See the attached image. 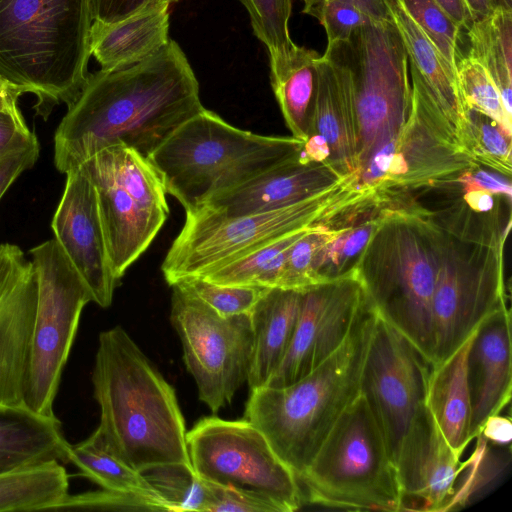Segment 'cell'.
Listing matches in <instances>:
<instances>
[{"instance_id": "obj_54", "label": "cell", "mask_w": 512, "mask_h": 512, "mask_svg": "<svg viewBox=\"0 0 512 512\" xmlns=\"http://www.w3.org/2000/svg\"><path fill=\"white\" fill-rule=\"evenodd\" d=\"M493 3L495 8L512 11V0H493Z\"/></svg>"}, {"instance_id": "obj_7", "label": "cell", "mask_w": 512, "mask_h": 512, "mask_svg": "<svg viewBox=\"0 0 512 512\" xmlns=\"http://www.w3.org/2000/svg\"><path fill=\"white\" fill-rule=\"evenodd\" d=\"M370 190L357 185V173L296 204L225 217L208 208L186 212L185 223L169 248L161 270L172 286L208 273L283 236L326 223Z\"/></svg>"}, {"instance_id": "obj_44", "label": "cell", "mask_w": 512, "mask_h": 512, "mask_svg": "<svg viewBox=\"0 0 512 512\" xmlns=\"http://www.w3.org/2000/svg\"><path fill=\"white\" fill-rule=\"evenodd\" d=\"M318 21L325 29L327 45H333L348 41L357 28L375 20L349 3L326 0Z\"/></svg>"}, {"instance_id": "obj_15", "label": "cell", "mask_w": 512, "mask_h": 512, "mask_svg": "<svg viewBox=\"0 0 512 512\" xmlns=\"http://www.w3.org/2000/svg\"><path fill=\"white\" fill-rule=\"evenodd\" d=\"M430 368L416 348L377 315L363 366L360 392L394 465L412 420L425 404Z\"/></svg>"}, {"instance_id": "obj_10", "label": "cell", "mask_w": 512, "mask_h": 512, "mask_svg": "<svg viewBox=\"0 0 512 512\" xmlns=\"http://www.w3.org/2000/svg\"><path fill=\"white\" fill-rule=\"evenodd\" d=\"M37 280V302L30 340L23 403L55 416L53 402L78 329L92 296L55 239L30 250Z\"/></svg>"}, {"instance_id": "obj_18", "label": "cell", "mask_w": 512, "mask_h": 512, "mask_svg": "<svg viewBox=\"0 0 512 512\" xmlns=\"http://www.w3.org/2000/svg\"><path fill=\"white\" fill-rule=\"evenodd\" d=\"M37 302L31 261L14 244H0V403L22 405Z\"/></svg>"}, {"instance_id": "obj_22", "label": "cell", "mask_w": 512, "mask_h": 512, "mask_svg": "<svg viewBox=\"0 0 512 512\" xmlns=\"http://www.w3.org/2000/svg\"><path fill=\"white\" fill-rule=\"evenodd\" d=\"M471 435L510 403L512 391L511 314L508 307L486 318L476 329L467 355Z\"/></svg>"}, {"instance_id": "obj_9", "label": "cell", "mask_w": 512, "mask_h": 512, "mask_svg": "<svg viewBox=\"0 0 512 512\" xmlns=\"http://www.w3.org/2000/svg\"><path fill=\"white\" fill-rule=\"evenodd\" d=\"M348 67L357 120V173L405 125L412 102L408 56L393 21H371L336 43Z\"/></svg>"}, {"instance_id": "obj_38", "label": "cell", "mask_w": 512, "mask_h": 512, "mask_svg": "<svg viewBox=\"0 0 512 512\" xmlns=\"http://www.w3.org/2000/svg\"><path fill=\"white\" fill-rule=\"evenodd\" d=\"M336 232V228L324 223L300 237L288 251L276 287L302 290L320 283L317 273L320 252Z\"/></svg>"}, {"instance_id": "obj_12", "label": "cell", "mask_w": 512, "mask_h": 512, "mask_svg": "<svg viewBox=\"0 0 512 512\" xmlns=\"http://www.w3.org/2000/svg\"><path fill=\"white\" fill-rule=\"evenodd\" d=\"M412 102L397 138L379 150L357 173L363 190L411 193L433 189L476 165L466 153L419 74L410 65Z\"/></svg>"}, {"instance_id": "obj_3", "label": "cell", "mask_w": 512, "mask_h": 512, "mask_svg": "<svg viewBox=\"0 0 512 512\" xmlns=\"http://www.w3.org/2000/svg\"><path fill=\"white\" fill-rule=\"evenodd\" d=\"M376 318L365 300L345 341L315 369L286 386L250 390L244 419L262 431L297 478L360 394Z\"/></svg>"}, {"instance_id": "obj_53", "label": "cell", "mask_w": 512, "mask_h": 512, "mask_svg": "<svg viewBox=\"0 0 512 512\" xmlns=\"http://www.w3.org/2000/svg\"><path fill=\"white\" fill-rule=\"evenodd\" d=\"M304 4L303 13L319 18L326 0H301Z\"/></svg>"}, {"instance_id": "obj_6", "label": "cell", "mask_w": 512, "mask_h": 512, "mask_svg": "<svg viewBox=\"0 0 512 512\" xmlns=\"http://www.w3.org/2000/svg\"><path fill=\"white\" fill-rule=\"evenodd\" d=\"M304 142L232 126L204 108L178 127L149 157L166 192L191 212L211 197L297 157Z\"/></svg>"}, {"instance_id": "obj_41", "label": "cell", "mask_w": 512, "mask_h": 512, "mask_svg": "<svg viewBox=\"0 0 512 512\" xmlns=\"http://www.w3.org/2000/svg\"><path fill=\"white\" fill-rule=\"evenodd\" d=\"M216 313L228 317L250 314L266 287L222 285L203 278H190L178 283Z\"/></svg>"}, {"instance_id": "obj_45", "label": "cell", "mask_w": 512, "mask_h": 512, "mask_svg": "<svg viewBox=\"0 0 512 512\" xmlns=\"http://www.w3.org/2000/svg\"><path fill=\"white\" fill-rule=\"evenodd\" d=\"M37 141L22 114L0 111V159Z\"/></svg>"}, {"instance_id": "obj_17", "label": "cell", "mask_w": 512, "mask_h": 512, "mask_svg": "<svg viewBox=\"0 0 512 512\" xmlns=\"http://www.w3.org/2000/svg\"><path fill=\"white\" fill-rule=\"evenodd\" d=\"M51 227L54 239L89 289L92 301L109 307L119 280L108 256L95 187L81 167L66 173Z\"/></svg>"}, {"instance_id": "obj_52", "label": "cell", "mask_w": 512, "mask_h": 512, "mask_svg": "<svg viewBox=\"0 0 512 512\" xmlns=\"http://www.w3.org/2000/svg\"><path fill=\"white\" fill-rule=\"evenodd\" d=\"M472 16V20L478 21L488 17L495 11L493 0H465Z\"/></svg>"}, {"instance_id": "obj_24", "label": "cell", "mask_w": 512, "mask_h": 512, "mask_svg": "<svg viewBox=\"0 0 512 512\" xmlns=\"http://www.w3.org/2000/svg\"><path fill=\"white\" fill-rule=\"evenodd\" d=\"M169 7L167 2L152 1L119 21H93L90 52L101 70L128 68L165 46L170 40Z\"/></svg>"}, {"instance_id": "obj_20", "label": "cell", "mask_w": 512, "mask_h": 512, "mask_svg": "<svg viewBox=\"0 0 512 512\" xmlns=\"http://www.w3.org/2000/svg\"><path fill=\"white\" fill-rule=\"evenodd\" d=\"M79 167L95 187L108 256L120 280L150 246L168 215L147 208L119 186L97 155Z\"/></svg>"}, {"instance_id": "obj_46", "label": "cell", "mask_w": 512, "mask_h": 512, "mask_svg": "<svg viewBox=\"0 0 512 512\" xmlns=\"http://www.w3.org/2000/svg\"><path fill=\"white\" fill-rule=\"evenodd\" d=\"M38 140L28 147L0 159V199L21 173L30 169L39 157Z\"/></svg>"}, {"instance_id": "obj_43", "label": "cell", "mask_w": 512, "mask_h": 512, "mask_svg": "<svg viewBox=\"0 0 512 512\" xmlns=\"http://www.w3.org/2000/svg\"><path fill=\"white\" fill-rule=\"evenodd\" d=\"M206 482L209 497L205 512H282L274 501L253 490Z\"/></svg>"}, {"instance_id": "obj_40", "label": "cell", "mask_w": 512, "mask_h": 512, "mask_svg": "<svg viewBox=\"0 0 512 512\" xmlns=\"http://www.w3.org/2000/svg\"><path fill=\"white\" fill-rule=\"evenodd\" d=\"M246 8L254 35L267 47L269 55L283 53L294 42L289 34L291 0H239Z\"/></svg>"}, {"instance_id": "obj_48", "label": "cell", "mask_w": 512, "mask_h": 512, "mask_svg": "<svg viewBox=\"0 0 512 512\" xmlns=\"http://www.w3.org/2000/svg\"><path fill=\"white\" fill-rule=\"evenodd\" d=\"M478 436L493 444H509L512 440L511 418L500 414L490 416L484 422Z\"/></svg>"}, {"instance_id": "obj_39", "label": "cell", "mask_w": 512, "mask_h": 512, "mask_svg": "<svg viewBox=\"0 0 512 512\" xmlns=\"http://www.w3.org/2000/svg\"><path fill=\"white\" fill-rule=\"evenodd\" d=\"M410 18L456 72L462 28L435 0H399Z\"/></svg>"}, {"instance_id": "obj_1", "label": "cell", "mask_w": 512, "mask_h": 512, "mask_svg": "<svg viewBox=\"0 0 512 512\" xmlns=\"http://www.w3.org/2000/svg\"><path fill=\"white\" fill-rule=\"evenodd\" d=\"M204 109L199 83L174 40L128 68L89 74L54 136V164L68 173L117 144L149 157Z\"/></svg>"}, {"instance_id": "obj_33", "label": "cell", "mask_w": 512, "mask_h": 512, "mask_svg": "<svg viewBox=\"0 0 512 512\" xmlns=\"http://www.w3.org/2000/svg\"><path fill=\"white\" fill-rule=\"evenodd\" d=\"M115 182L147 208L168 215L164 183L149 161L136 150L122 144L96 154Z\"/></svg>"}, {"instance_id": "obj_42", "label": "cell", "mask_w": 512, "mask_h": 512, "mask_svg": "<svg viewBox=\"0 0 512 512\" xmlns=\"http://www.w3.org/2000/svg\"><path fill=\"white\" fill-rule=\"evenodd\" d=\"M60 510L164 511L161 505L151 499L107 489L68 494L54 511Z\"/></svg>"}, {"instance_id": "obj_14", "label": "cell", "mask_w": 512, "mask_h": 512, "mask_svg": "<svg viewBox=\"0 0 512 512\" xmlns=\"http://www.w3.org/2000/svg\"><path fill=\"white\" fill-rule=\"evenodd\" d=\"M171 287L170 321L184 363L199 399L216 413L248 379L254 339L250 314L221 316L178 284Z\"/></svg>"}, {"instance_id": "obj_31", "label": "cell", "mask_w": 512, "mask_h": 512, "mask_svg": "<svg viewBox=\"0 0 512 512\" xmlns=\"http://www.w3.org/2000/svg\"><path fill=\"white\" fill-rule=\"evenodd\" d=\"M68 490V474L59 461L2 473L0 511H54Z\"/></svg>"}, {"instance_id": "obj_26", "label": "cell", "mask_w": 512, "mask_h": 512, "mask_svg": "<svg viewBox=\"0 0 512 512\" xmlns=\"http://www.w3.org/2000/svg\"><path fill=\"white\" fill-rule=\"evenodd\" d=\"M302 290L267 288L250 312L253 352L247 383L264 386L284 357L297 324Z\"/></svg>"}, {"instance_id": "obj_29", "label": "cell", "mask_w": 512, "mask_h": 512, "mask_svg": "<svg viewBox=\"0 0 512 512\" xmlns=\"http://www.w3.org/2000/svg\"><path fill=\"white\" fill-rule=\"evenodd\" d=\"M392 19L401 35L413 66L438 106L454 126L456 132L463 117V106L458 89L456 72L410 18L399 0H388Z\"/></svg>"}, {"instance_id": "obj_28", "label": "cell", "mask_w": 512, "mask_h": 512, "mask_svg": "<svg viewBox=\"0 0 512 512\" xmlns=\"http://www.w3.org/2000/svg\"><path fill=\"white\" fill-rule=\"evenodd\" d=\"M473 334L445 360L431 366L425 395L426 407L450 447L460 455L473 439L467 384V355Z\"/></svg>"}, {"instance_id": "obj_27", "label": "cell", "mask_w": 512, "mask_h": 512, "mask_svg": "<svg viewBox=\"0 0 512 512\" xmlns=\"http://www.w3.org/2000/svg\"><path fill=\"white\" fill-rule=\"evenodd\" d=\"M320 57L295 43L283 53L269 55L275 98L292 136L303 142L312 134Z\"/></svg>"}, {"instance_id": "obj_4", "label": "cell", "mask_w": 512, "mask_h": 512, "mask_svg": "<svg viewBox=\"0 0 512 512\" xmlns=\"http://www.w3.org/2000/svg\"><path fill=\"white\" fill-rule=\"evenodd\" d=\"M88 0H0V76L36 96V114L70 107L90 73Z\"/></svg>"}, {"instance_id": "obj_49", "label": "cell", "mask_w": 512, "mask_h": 512, "mask_svg": "<svg viewBox=\"0 0 512 512\" xmlns=\"http://www.w3.org/2000/svg\"><path fill=\"white\" fill-rule=\"evenodd\" d=\"M349 3L375 21L391 20L388 0H339Z\"/></svg>"}, {"instance_id": "obj_16", "label": "cell", "mask_w": 512, "mask_h": 512, "mask_svg": "<svg viewBox=\"0 0 512 512\" xmlns=\"http://www.w3.org/2000/svg\"><path fill=\"white\" fill-rule=\"evenodd\" d=\"M364 304L354 270L302 289L291 342L264 386L289 385L326 360L345 341Z\"/></svg>"}, {"instance_id": "obj_36", "label": "cell", "mask_w": 512, "mask_h": 512, "mask_svg": "<svg viewBox=\"0 0 512 512\" xmlns=\"http://www.w3.org/2000/svg\"><path fill=\"white\" fill-rule=\"evenodd\" d=\"M143 474L169 504L171 512H204L209 497L208 485L191 466L161 465Z\"/></svg>"}, {"instance_id": "obj_8", "label": "cell", "mask_w": 512, "mask_h": 512, "mask_svg": "<svg viewBox=\"0 0 512 512\" xmlns=\"http://www.w3.org/2000/svg\"><path fill=\"white\" fill-rule=\"evenodd\" d=\"M297 480L303 497L315 505L402 511L396 467L361 392Z\"/></svg>"}, {"instance_id": "obj_2", "label": "cell", "mask_w": 512, "mask_h": 512, "mask_svg": "<svg viewBox=\"0 0 512 512\" xmlns=\"http://www.w3.org/2000/svg\"><path fill=\"white\" fill-rule=\"evenodd\" d=\"M92 383L100 407L96 431L114 455L141 473L192 467L175 390L122 327L100 333Z\"/></svg>"}, {"instance_id": "obj_23", "label": "cell", "mask_w": 512, "mask_h": 512, "mask_svg": "<svg viewBox=\"0 0 512 512\" xmlns=\"http://www.w3.org/2000/svg\"><path fill=\"white\" fill-rule=\"evenodd\" d=\"M312 134L327 143L329 164L339 176L357 172V120L352 83L337 44L327 45L319 60Z\"/></svg>"}, {"instance_id": "obj_50", "label": "cell", "mask_w": 512, "mask_h": 512, "mask_svg": "<svg viewBox=\"0 0 512 512\" xmlns=\"http://www.w3.org/2000/svg\"><path fill=\"white\" fill-rule=\"evenodd\" d=\"M448 15L462 28L468 29L473 23L465 0H435Z\"/></svg>"}, {"instance_id": "obj_5", "label": "cell", "mask_w": 512, "mask_h": 512, "mask_svg": "<svg viewBox=\"0 0 512 512\" xmlns=\"http://www.w3.org/2000/svg\"><path fill=\"white\" fill-rule=\"evenodd\" d=\"M431 214H395L369 239L355 266L365 300L432 365L431 302L441 228Z\"/></svg>"}, {"instance_id": "obj_21", "label": "cell", "mask_w": 512, "mask_h": 512, "mask_svg": "<svg viewBox=\"0 0 512 512\" xmlns=\"http://www.w3.org/2000/svg\"><path fill=\"white\" fill-rule=\"evenodd\" d=\"M343 178L329 163L308 161L299 154L211 197L202 207L225 217L264 213L304 201Z\"/></svg>"}, {"instance_id": "obj_25", "label": "cell", "mask_w": 512, "mask_h": 512, "mask_svg": "<svg viewBox=\"0 0 512 512\" xmlns=\"http://www.w3.org/2000/svg\"><path fill=\"white\" fill-rule=\"evenodd\" d=\"M69 445L56 416L0 403V474L51 461L67 463Z\"/></svg>"}, {"instance_id": "obj_11", "label": "cell", "mask_w": 512, "mask_h": 512, "mask_svg": "<svg viewBox=\"0 0 512 512\" xmlns=\"http://www.w3.org/2000/svg\"><path fill=\"white\" fill-rule=\"evenodd\" d=\"M504 244L503 238L486 244L463 241L441 228L431 302V366L456 351L486 318L507 307Z\"/></svg>"}, {"instance_id": "obj_37", "label": "cell", "mask_w": 512, "mask_h": 512, "mask_svg": "<svg viewBox=\"0 0 512 512\" xmlns=\"http://www.w3.org/2000/svg\"><path fill=\"white\" fill-rule=\"evenodd\" d=\"M456 78L463 107L486 114L512 133V118L507 115L500 92L481 63L469 55L460 57Z\"/></svg>"}, {"instance_id": "obj_32", "label": "cell", "mask_w": 512, "mask_h": 512, "mask_svg": "<svg viewBox=\"0 0 512 512\" xmlns=\"http://www.w3.org/2000/svg\"><path fill=\"white\" fill-rule=\"evenodd\" d=\"M468 55L487 70L496 84L508 116L512 118V11L496 8L466 30Z\"/></svg>"}, {"instance_id": "obj_19", "label": "cell", "mask_w": 512, "mask_h": 512, "mask_svg": "<svg viewBox=\"0 0 512 512\" xmlns=\"http://www.w3.org/2000/svg\"><path fill=\"white\" fill-rule=\"evenodd\" d=\"M460 457L424 404L412 420L395 460L402 511L447 509L461 470Z\"/></svg>"}, {"instance_id": "obj_13", "label": "cell", "mask_w": 512, "mask_h": 512, "mask_svg": "<svg viewBox=\"0 0 512 512\" xmlns=\"http://www.w3.org/2000/svg\"><path fill=\"white\" fill-rule=\"evenodd\" d=\"M186 441L192 468L201 479L258 492L282 512L302 506L297 477L246 419L202 418L187 431Z\"/></svg>"}, {"instance_id": "obj_30", "label": "cell", "mask_w": 512, "mask_h": 512, "mask_svg": "<svg viewBox=\"0 0 512 512\" xmlns=\"http://www.w3.org/2000/svg\"><path fill=\"white\" fill-rule=\"evenodd\" d=\"M74 464L81 474L102 489L130 493L151 499L170 511L169 504L152 487L143 473L114 455L95 430L84 441L69 445L67 463Z\"/></svg>"}, {"instance_id": "obj_35", "label": "cell", "mask_w": 512, "mask_h": 512, "mask_svg": "<svg viewBox=\"0 0 512 512\" xmlns=\"http://www.w3.org/2000/svg\"><path fill=\"white\" fill-rule=\"evenodd\" d=\"M456 133L476 164L511 177V132L486 114L463 107L462 121Z\"/></svg>"}, {"instance_id": "obj_34", "label": "cell", "mask_w": 512, "mask_h": 512, "mask_svg": "<svg viewBox=\"0 0 512 512\" xmlns=\"http://www.w3.org/2000/svg\"><path fill=\"white\" fill-rule=\"evenodd\" d=\"M313 227L283 236L201 278L222 285L276 287L290 247Z\"/></svg>"}, {"instance_id": "obj_51", "label": "cell", "mask_w": 512, "mask_h": 512, "mask_svg": "<svg viewBox=\"0 0 512 512\" xmlns=\"http://www.w3.org/2000/svg\"><path fill=\"white\" fill-rule=\"evenodd\" d=\"M24 90L11 84L0 76V111L20 114L18 99Z\"/></svg>"}, {"instance_id": "obj_47", "label": "cell", "mask_w": 512, "mask_h": 512, "mask_svg": "<svg viewBox=\"0 0 512 512\" xmlns=\"http://www.w3.org/2000/svg\"><path fill=\"white\" fill-rule=\"evenodd\" d=\"M152 1H163L169 4L178 0H88L93 21L113 23L134 13Z\"/></svg>"}]
</instances>
